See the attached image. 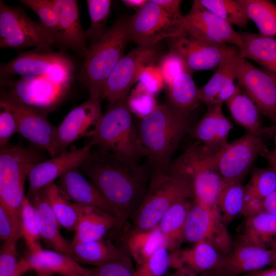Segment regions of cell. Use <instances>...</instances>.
Returning <instances> with one entry per match:
<instances>
[{
  "label": "cell",
  "instance_id": "obj_1",
  "mask_svg": "<svg viewBox=\"0 0 276 276\" xmlns=\"http://www.w3.org/2000/svg\"><path fill=\"white\" fill-rule=\"evenodd\" d=\"M113 209L121 226L140 205L153 170L111 152L90 151L79 168Z\"/></svg>",
  "mask_w": 276,
  "mask_h": 276
},
{
  "label": "cell",
  "instance_id": "obj_2",
  "mask_svg": "<svg viewBox=\"0 0 276 276\" xmlns=\"http://www.w3.org/2000/svg\"><path fill=\"white\" fill-rule=\"evenodd\" d=\"M141 120L137 132L146 153V162L153 171H166L179 143L192 128L190 116L178 112L168 104H160Z\"/></svg>",
  "mask_w": 276,
  "mask_h": 276
},
{
  "label": "cell",
  "instance_id": "obj_3",
  "mask_svg": "<svg viewBox=\"0 0 276 276\" xmlns=\"http://www.w3.org/2000/svg\"><path fill=\"white\" fill-rule=\"evenodd\" d=\"M128 22L125 18L117 20L98 41L87 48L80 74L90 97L102 100L106 80L130 40Z\"/></svg>",
  "mask_w": 276,
  "mask_h": 276
},
{
  "label": "cell",
  "instance_id": "obj_4",
  "mask_svg": "<svg viewBox=\"0 0 276 276\" xmlns=\"http://www.w3.org/2000/svg\"><path fill=\"white\" fill-rule=\"evenodd\" d=\"M193 198L192 183L188 178L167 171H153L144 197L132 214L134 230L154 228L174 204Z\"/></svg>",
  "mask_w": 276,
  "mask_h": 276
},
{
  "label": "cell",
  "instance_id": "obj_5",
  "mask_svg": "<svg viewBox=\"0 0 276 276\" xmlns=\"http://www.w3.org/2000/svg\"><path fill=\"white\" fill-rule=\"evenodd\" d=\"M127 97L108 108L90 142L98 149L139 163L146 153L128 108Z\"/></svg>",
  "mask_w": 276,
  "mask_h": 276
},
{
  "label": "cell",
  "instance_id": "obj_6",
  "mask_svg": "<svg viewBox=\"0 0 276 276\" xmlns=\"http://www.w3.org/2000/svg\"><path fill=\"white\" fill-rule=\"evenodd\" d=\"M216 155L206 153L197 141L172 161L166 171L185 176L192 182L194 198L214 214L220 215L218 196L222 179L217 171Z\"/></svg>",
  "mask_w": 276,
  "mask_h": 276
},
{
  "label": "cell",
  "instance_id": "obj_7",
  "mask_svg": "<svg viewBox=\"0 0 276 276\" xmlns=\"http://www.w3.org/2000/svg\"><path fill=\"white\" fill-rule=\"evenodd\" d=\"M38 148L17 144L0 151V204L19 219L25 182L30 170L42 159Z\"/></svg>",
  "mask_w": 276,
  "mask_h": 276
},
{
  "label": "cell",
  "instance_id": "obj_8",
  "mask_svg": "<svg viewBox=\"0 0 276 276\" xmlns=\"http://www.w3.org/2000/svg\"><path fill=\"white\" fill-rule=\"evenodd\" d=\"M56 43L51 33L41 22L30 18L19 7L0 1V48L22 49L50 52Z\"/></svg>",
  "mask_w": 276,
  "mask_h": 276
},
{
  "label": "cell",
  "instance_id": "obj_9",
  "mask_svg": "<svg viewBox=\"0 0 276 276\" xmlns=\"http://www.w3.org/2000/svg\"><path fill=\"white\" fill-rule=\"evenodd\" d=\"M130 39L139 46L155 45L165 38L177 37L186 31L184 16L167 12L148 0L129 19Z\"/></svg>",
  "mask_w": 276,
  "mask_h": 276
},
{
  "label": "cell",
  "instance_id": "obj_10",
  "mask_svg": "<svg viewBox=\"0 0 276 276\" xmlns=\"http://www.w3.org/2000/svg\"><path fill=\"white\" fill-rule=\"evenodd\" d=\"M158 57L155 45H138L122 56L109 75L104 86L102 100L108 101V107L128 96L142 68L154 64Z\"/></svg>",
  "mask_w": 276,
  "mask_h": 276
},
{
  "label": "cell",
  "instance_id": "obj_11",
  "mask_svg": "<svg viewBox=\"0 0 276 276\" xmlns=\"http://www.w3.org/2000/svg\"><path fill=\"white\" fill-rule=\"evenodd\" d=\"M205 241L222 255L228 254L233 243L220 217L193 199L186 220L183 242Z\"/></svg>",
  "mask_w": 276,
  "mask_h": 276
},
{
  "label": "cell",
  "instance_id": "obj_12",
  "mask_svg": "<svg viewBox=\"0 0 276 276\" xmlns=\"http://www.w3.org/2000/svg\"><path fill=\"white\" fill-rule=\"evenodd\" d=\"M0 103L13 113L17 123V132L38 148L42 149L54 157L57 155V126L51 124L47 113L22 104L7 94L1 97Z\"/></svg>",
  "mask_w": 276,
  "mask_h": 276
},
{
  "label": "cell",
  "instance_id": "obj_13",
  "mask_svg": "<svg viewBox=\"0 0 276 276\" xmlns=\"http://www.w3.org/2000/svg\"><path fill=\"white\" fill-rule=\"evenodd\" d=\"M268 150L262 137L247 132L216 155L217 171L222 180L241 181L257 157Z\"/></svg>",
  "mask_w": 276,
  "mask_h": 276
},
{
  "label": "cell",
  "instance_id": "obj_14",
  "mask_svg": "<svg viewBox=\"0 0 276 276\" xmlns=\"http://www.w3.org/2000/svg\"><path fill=\"white\" fill-rule=\"evenodd\" d=\"M236 79L238 85L255 102L260 112L276 124V75L242 57Z\"/></svg>",
  "mask_w": 276,
  "mask_h": 276
},
{
  "label": "cell",
  "instance_id": "obj_15",
  "mask_svg": "<svg viewBox=\"0 0 276 276\" xmlns=\"http://www.w3.org/2000/svg\"><path fill=\"white\" fill-rule=\"evenodd\" d=\"M102 100L89 98L71 110L57 126V155L66 150L71 144L83 137H92L103 114Z\"/></svg>",
  "mask_w": 276,
  "mask_h": 276
},
{
  "label": "cell",
  "instance_id": "obj_16",
  "mask_svg": "<svg viewBox=\"0 0 276 276\" xmlns=\"http://www.w3.org/2000/svg\"><path fill=\"white\" fill-rule=\"evenodd\" d=\"M186 32L192 36L210 42L234 45L242 44L240 32L204 8L199 0L194 1L189 12L184 16Z\"/></svg>",
  "mask_w": 276,
  "mask_h": 276
},
{
  "label": "cell",
  "instance_id": "obj_17",
  "mask_svg": "<svg viewBox=\"0 0 276 276\" xmlns=\"http://www.w3.org/2000/svg\"><path fill=\"white\" fill-rule=\"evenodd\" d=\"M274 249L260 248L239 239L219 263L201 276H239L273 265Z\"/></svg>",
  "mask_w": 276,
  "mask_h": 276
},
{
  "label": "cell",
  "instance_id": "obj_18",
  "mask_svg": "<svg viewBox=\"0 0 276 276\" xmlns=\"http://www.w3.org/2000/svg\"><path fill=\"white\" fill-rule=\"evenodd\" d=\"M233 46L216 44L196 38L187 32L171 38V49L178 53L188 72L217 67Z\"/></svg>",
  "mask_w": 276,
  "mask_h": 276
},
{
  "label": "cell",
  "instance_id": "obj_19",
  "mask_svg": "<svg viewBox=\"0 0 276 276\" xmlns=\"http://www.w3.org/2000/svg\"><path fill=\"white\" fill-rule=\"evenodd\" d=\"M93 147L92 143L89 142L80 148L65 150L50 159L34 164L28 175V194L44 188L70 170L79 169L87 157Z\"/></svg>",
  "mask_w": 276,
  "mask_h": 276
},
{
  "label": "cell",
  "instance_id": "obj_20",
  "mask_svg": "<svg viewBox=\"0 0 276 276\" xmlns=\"http://www.w3.org/2000/svg\"><path fill=\"white\" fill-rule=\"evenodd\" d=\"M67 87L45 76L21 77L7 94L22 104L47 113L60 101Z\"/></svg>",
  "mask_w": 276,
  "mask_h": 276
},
{
  "label": "cell",
  "instance_id": "obj_21",
  "mask_svg": "<svg viewBox=\"0 0 276 276\" xmlns=\"http://www.w3.org/2000/svg\"><path fill=\"white\" fill-rule=\"evenodd\" d=\"M17 268L22 274L29 270H35L37 276H61L80 274L94 276V268H85L72 257L55 250L40 249L30 251L29 255L18 261Z\"/></svg>",
  "mask_w": 276,
  "mask_h": 276
},
{
  "label": "cell",
  "instance_id": "obj_22",
  "mask_svg": "<svg viewBox=\"0 0 276 276\" xmlns=\"http://www.w3.org/2000/svg\"><path fill=\"white\" fill-rule=\"evenodd\" d=\"M233 126L222 112V105L214 104L208 107L203 118L189 134L201 142L204 151L215 156L228 144V137Z\"/></svg>",
  "mask_w": 276,
  "mask_h": 276
},
{
  "label": "cell",
  "instance_id": "obj_23",
  "mask_svg": "<svg viewBox=\"0 0 276 276\" xmlns=\"http://www.w3.org/2000/svg\"><path fill=\"white\" fill-rule=\"evenodd\" d=\"M73 67L71 60L58 53L34 51L21 53L11 61L1 65V75L21 77L44 76L59 67Z\"/></svg>",
  "mask_w": 276,
  "mask_h": 276
},
{
  "label": "cell",
  "instance_id": "obj_24",
  "mask_svg": "<svg viewBox=\"0 0 276 276\" xmlns=\"http://www.w3.org/2000/svg\"><path fill=\"white\" fill-rule=\"evenodd\" d=\"M56 185L66 199L76 204L96 207L116 217L113 209L98 189L79 169L64 173L59 178Z\"/></svg>",
  "mask_w": 276,
  "mask_h": 276
},
{
  "label": "cell",
  "instance_id": "obj_25",
  "mask_svg": "<svg viewBox=\"0 0 276 276\" xmlns=\"http://www.w3.org/2000/svg\"><path fill=\"white\" fill-rule=\"evenodd\" d=\"M33 204L40 238L49 247L73 258L71 243L61 235L60 224L47 197L44 188L27 196Z\"/></svg>",
  "mask_w": 276,
  "mask_h": 276
},
{
  "label": "cell",
  "instance_id": "obj_26",
  "mask_svg": "<svg viewBox=\"0 0 276 276\" xmlns=\"http://www.w3.org/2000/svg\"><path fill=\"white\" fill-rule=\"evenodd\" d=\"M57 12L60 27L59 44L73 50L84 56L87 50L85 30L79 17L78 2L75 0H52Z\"/></svg>",
  "mask_w": 276,
  "mask_h": 276
},
{
  "label": "cell",
  "instance_id": "obj_27",
  "mask_svg": "<svg viewBox=\"0 0 276 276\" xmlns=\"http://www.w3.org/2000/svg\"><path fill=\"white\" fill-rule=\"evenodd\" d=\"M76 204L79 212V219L73 241L89 242L99 240L111 228L121 227L116 217L103 210L95 206Z\"/></svg>",
  "mask_w": 276,
  "mask_h": 276
},
{
  "label": "cell",
  "instance_id": "obj_28",
  "mask_svg": "<svg viewBox=\"0 0 276 276\" xmlns=\"http://www.w3.org/2000/svg\"><path fill=\"white\" fill-rule=\"evenodd\" d=\"M223 255L209 243L200 241L191 248L171 253V267L175 270L186 267L201 274L214 268Z\"/></svg>",
  "mask_w": 276,
  "mask_h": 276
},
{
  "label": "cell",
  "instance_id": "obj_29",
  "mask_svg": "<svg viewBox=\"0 0 276 276\" xmlns=\"http://www.w3.org/2000/svg\"><path fill=\"white\" fill-rule=\"evenodd\" d=\"M233 119L248 133L263 137L274 134L275 126L266 128L260 119V110L252 99L241 88L226 102Z\"/></svg>",
  "mask_w": 276,
  "mask_h": 276
},
{
  "label": "cell",
  "instance_id": "obj_30",
  "mask_svg": "<svg viewBox=\"0 0 276 276\" xmlns=\"http://www.w3.org/2000/svg\"><path fill=\"white\" fill-rule=\"evenodd\" d=\"M242 44L238 49L244 59L257 62L276 75V37L248 32H240Z\"/></svg>",
  "mask_w": 276,
  "mask_h": 276
},
{
  "label": "cell",
  "instance_id": "obj_31",
  "mask_svg": "<svg viewBox=\"0 0 276 276\" xmlns=\"http://www.w3.org/2000/svg\"><path fill=\"white\" fill-rule=\"evenodd\" d=\"M241 241L265 249L276 248V216L264 211L245 218Z\"/></svg>",
  "mask_w": 276,
  "mask_h": 276
},
{
  "label": "cell",
  "instance_id": "obj_32",
  "mask_svg": "<svg viewBox=\"0 0 276 276\" xmlns=\"http://www.w3.org/2000/svg\"><path fill=\"white\" fill-rule=\"evenodd\" d=\"M242 57L239 50L233 47L217 67L216 71L208 82L199 88L198 99L207 107L213 104L215 97L225 84L235 80Z\"/></svg>",
  "mask_w": 276,
  "mask_h": 276
},
{
  "label": "cell",
  "instance_id": "obj_33",
  "mask_svg": "<svg viewBox=\"0 0 276 276\" xmlns=\"http://www.w3.org/2000/svg\"><path fill=\"white\" fill-rule=\"evenodd\" d=\"M170 106L187 116L201 103L198 99V89L192 74L187 71L179 74L168 86Z\"/></svg>",
  "mask_w": 276,
  "mask_h": 276
},
{
  "label": "cell",
  "instance_id": "obj_34",
  "mask_svg": "<svg viewBox=\"0 0 276 276\" xmlns=\"http://www.w3.org/2000/svg\"><path fill=\"white\" fill-rule=\"evenodd\" d=\"M71 244L73 258L77 262L95 267L120 259L126 255L110 241L103 238L89 242L72 241Z\"/></svg>",
  "mask_w": 276,
  "mask_h": 276
},
{
  "label": "cell",
  "instance_id": "obj_35",
  "mask_svg": "<svg viewBox=\"0 0 276 276\" xmlns=\"http://www.w3.org/2000/svg\"><path fill=\"white\" fill-rule=\"evenodd\" d=\"M182 200L171 206L163 215L158 227L165 238L171 253L178 251L183 242V232L192 202Z\"/></svg>",
  "mask_w": 276,
  "mask_h": 276
},
{
  "label": "cell",
  "instance_id": "obj_36",
  "mask_svg": "<svg viewBox=\"0 0 276 276\" xmlns=\"http://www.w3.org/2000/svg\"><path fill=\"white\" fill-rule=\"evenodd\" d=\"M245 192L240 180H222L217 202L221 220L226 227L242 215Z\"/></svg>",
  "mask_w": 276,
  "mask_h": 276
},
{
  "label": "cell",
  "instance_id": "obj_37",
  "mask_svg": "<svg viewBox=\"0 0 276 276\" xmlns=\"http://www.w3.org/2000/svg\"><path fill=\"white\" fill-rule=\"evenodd\" d=\"M130 255L137 267L162 247L167 248V242L158 227L145 231L133 230L127 241Z\"/></svg>",
  "mask_w": 276,
  "mask_h": 276
},
{
  "label": "cell",
  "instance_id": "obj_38",
  "mask_svg": "<svg viewBox=\"0 0 276 276\" xmlns=\"http://www.w3.org/2000/svg\"><path fill=\"white\" fill-rule=\"evenodd\" d=\"M259 34L276 37V5L267 0H239Z\"/></svg>",
  "mask_w": 276,
  "mask_h": 276
},
{
  "label": "cell",
  "instance_id": "obj_39",
  "mask_svg": "<svg viewBox=\"0 0 276 276\" xmlns=\"http://www.w3.org/2000/svg\"><path fill=\"white\" fill-rule=\"evenodd\" d=\"M50 205L59 224L69 231H75L79 219L77 205L71 203L61 194L53 182L44 188Z\"/></svg>",
  "mask_w": 276,
  "mask_h": 276
},
{
  "label": "cell",
  "instance_id": "obj_40",
  "mask_svg": "<svg viewBox=\"0 0 276 276\" xmlns=\"http://www.w3.org/2000/svg\"><path fill=\"white\" fill-rule=\"evenodd\" d=\"M200 4L232 26H247L249 18L239 0H199Z\"/></svg>",
  "mask_w": 276,
  "mask_h": 276
},
{
  "label": "cell",
  "instance_id": "obj_41",
  "mask_svg": "<svg viewBox=\"0 0 276 276\" xmlns=\"http://www.w3.org/2000/svg\"><path fill=\"white\" fill-rule=\"evenodd\" d=\"M90 18L89 28L85 30L86 40L90 44L98 41L107 31V22L109 15L111 1L87 0Z\"/></svg>",
  "mask_w": 276,
  "mask_h": 276
},
{
  "label": "cell",
  "instance_id": "obj_42",
  "mask_svg": "<svg viewBox=\"0 0 276 276\" xmlns=\"http://www.w3.org/2000/svg\"><path fill=\"white\" fill-rule=\"evenodd\" d=\"M19 219L21 236L30 251L41 249L39 243L40 236L35 210L27 196H26L22 203Z\"/></svg>",
  "mask_w": 276,
  "mask_h": 276
},
{
  "label": "cell",
  "instance_id": "obj_43",
  "mask_svg": "<svg viewBox=\"0 0 276 276\" xmlns=\"http://www.w3.org/2000/svg\"><path fill=\"white\" fill-rule=\"evenodd\" d=\"M19 2L38 15L40 22L51 33L56 43H58L60 34L59 19L52 0H20Z\"/></svg>",
  "mask_w": 276,
  "mask_h": 276
},
{
  "label": "cell",
  "instance_id": "obj_44",
  "mask_svg": "<svg viewBox=\"0 0 276 276\" xmlns=\"http://www.w3.org/2000/svg\"><path fill=\"white\" fill-rule=\"evenodd\" d=\"M127 105L131 113L141 120L150 115L158 106L155 95L136 83L127 97Z\"/></svg>",
  "mask_w": 276,
  "mask_h": 276
},
{
  "label": "cell",
  "instance_id": "obj_45",
  "mask_svg": "<svg viewBox=\"0 0 276 276\" xmlns=\"http://www.w3.org/2000/svg\"><path fill=\"white\" fill-rule=\"evenodd\" d=\"M245 188L263 200L276 190V171L272 167L255 168Z\"/></svg>",
  "mask_w": 276,
  "mask_h": 276
},
{
  "label": "cell",
  "instance_id": "obj_46",
  "mask_svg": "<svg viewBox=\"0 0 276 276\" xmlns=\"http://www.w3.org/2000/svg\"><path fill=\"white\" fill-rule=\"evenodd\" d=\"M171 267V256L166 247H162L135 269L136 276H164Z\"/></svg>",
  "mask_w": 276,
  "mask_h": 276
},
{
  "label": "cell",
  "instance_id": "obj_47",
  "mask_svg": "<svg viewBox=\"0 0 276 276\" xmlns=\"http://www.w3.org/2000/svg\"><path fill=\"white\" fill-rule=\"evenodd\" d=\"M21 237V233L18 232L3 244L0 251V276H19L17 270L16 245Z\"/></svg>",
  "mask_w": 276,
  "mask_h": 276
},
{
  "label": "cell",
  "instance_id": "obj_48",
  "mask_svg": "<svg viewBox=\"0 0 276 276\" xmlns=\"http://www.w3.org/2000/svg\"><path fill=\"white\" fill-rule=\"evenodd\" d=\"M94 276H136L135 270L129 257L108 262L94 267Z\"/></svg>",
  "mask_w": 276,
  "mask_h": 276
},
{
  "label": "cell",
  "instance_id": "obj_49",
  "mask_svg": "<svg viewBox=\"0 0 276 276\" xmlns=\"http://www.w3.org/2000/svg\"><path fill=\"white\" fill-rule=\"evenodd\" d=\"M158 66L163 76L165 85L167 86L179 74L188 71L182 58L171 49L162 57Z\"/></svg>",
  "mask_w": 276,
  "mask_h": 276
},
{
  "label": "cell",
  "instance_id": "obj_50",
  "mask_svg": "<svg viewBox=\"0 0 276 276\" xmlns=\"http://www.w3.org/2000/svg\"><path fill=\"white\" fill-rule=\"evenodd\" d=\"M136 83L142 85L145 89L156 95L164 87L165 83L158 66L148 65L141 70Z\"/></svg>",
  "mask_w": 276,
  "mask_h": 276
},
{
  "label": "cell",
  "instance_id": "obj_51",
  "mask_svg": "<svg viewBox=\"0 0 276 276\" xmlns=\"http://www.w3.org/2000/svg\"><path fill=\"white\" fill-rule=\"evenodd\" d=\"M0 148L8 147L9 142L17 132V123L12 111L4 104L0 103Z\"/></svg>",
  "mask_w": 276,
  "mask_h": 276
},
{
  "label": "cell",
  "instance_id": "obj_52",
  "mask_svg": "<svg viewBox=\"0 0 276 276\" xmlns=\"http://www.w3.org/2000/svg\"><path fill=\"white\" fill-rule=\"evenodd\" d=\"M18 232H20V219L16 218L4 205L0 204L1 239L4 242H6Z\"/></svg>",
  "mask_w": 276,
  "mask_h": 276
},
{
  "label": "cell",
  "instance_id": "obj_53",
  "mask_svg": "<svg viewBox=\"0 0 276 276\" xmlns=\"http://www.w3.org/2000/svg\"><path fill=\"white\" fill-rule=\"evenodd\" d=\"M245 197L242 215L248 217L263 212V201L253 195L245 187Z\"/></svg>",
  "mask_w": 276,
  "mask_h": 276
},
{
  "label": "cell",
  "instance_id": "obj_54",
  "mask_svg": "<svg viewBox=\"0 0 276 276\" xmlns=\"http://www.w3.org/2000/svg\"><path fill=\"white\" fill-rule=\"evenodd\" d=\"M240 89L234 81H232L225 84L220 90L215 98L213 104L222 105L232 98Z\"/></svg>",
  "mask_w": 276,
  "mask_h": 276
},
{
  "label": "cell",
  "instance_id": "obj_55",
  "mask_svg": "<svg viewBox=\"0 0 276 276\" xmlns=\"http://www.w3.org/2000/svg\"><path fill=\"white\" fill-rule=\"evenodd\" d=\"M164 10L173 14H181L180 0H151Z\"/></svg>",
  "mask_w": 276,
  "mask_h": 276
},
{
  "label": "cell",
  "instance_id": "obj_56",
  "mask_svg": "<svg viewBox=\"0 0 276 276\" xmlns=\"http://www.w3.org/2000/svg\"><path fill=\"white\" fill-rule=\"evenodd\" d=\"M263 211L276 216V190L263 201Z\"/></svg>",
  "mask_w": 276,
  "mask_h": 276
},
{
  "label": "cell",
  "instance_id": "obj_57",
  "mask_svg": "<svg viewBox=\"0 0 276 276\" xmlns=\"http://www.w3.org/2000/svg\"><path fill=\"white\" fill-rule=\"evenodd\" d=\"M239 276H276V267L249 272Z\"/></svg>",
  "mask_w": 276,
  "mask_h": 276
},
{
  "label": "cell",
  "instance_id": "obj_58",
  "mask_svg": "<svg viewBox=\"0 0 276 276\" xmlns=\"http://www.w3.org/2000/svg\"><path fill=\"white\" fill-rule=\"evenodd\" d=\"M166 276H198V274L186 267H182L176 269L174 272Z\"/></svg>",
  "mask_w": 276,
  "mask_h": 276
},
{
  "label": "cell",
  "instance_id": "obj_59",
  "mask_svg": "<svg viewBox=\"0 0 276 276\" xmlns=\"http://www.w3.org/2000/svg\"><path fill=\"white\" fill-rule=\"evenodd\" d=\"M148 0H123L122 2L128 7L139 10L143 7Z\"/></svg>",
  "mask_w": 276,
  "mask_h": 276
},
{
  "label": "cell",
  "instance_id": "obj_60",
  "mask_svg": "<svg viewBox=\"0 0 276 276\" xmlns=\"http://www.w3.org/2000/svg\"><path fill=\"white\" fill-rule=\"evenodd\" d=\"M268 162L270 166L274 169L276 171V154L273 151L268 150L262 155Z\"/></svg>",
  "mask_w": 276,
  "mask_h": 276
},
{
  "label": "cell",
  "instance_id": "obj_61",
  "mask_svg": "<svg viewBox=\"0 0 276 276\" xmlns=\"http://www.w3.org/2000/svg\"><path fill=\"white\" fill-rule=\"evenodd\" d=\"M275 128H274V144H275V149L273 150V152L276 154V124L274 125Z\"/></svg>",
  "mask_w": 276,
  "mask_h": 276
},
{
  "label": "cell",
  "instance_id": "obj_62",
  "mask_svg": "<svg viewBox=\"0 0 276 276\" xmlns=\"http://www.w3.org/2000/svg\"><path fill=\"white\" fill-rule=\"evenodd\" d=\"M273 265H274L275 267H276V248L274 249Z\"/></svg>",
  "mask_w": 276,
  "mask_h": 276
},
{
  "label": "cell",
  "instance_id": "obj_63",
  "mask_svg": "<svg viewBox=\"0 0 276 276\" xmlns=\"http://www.w3.org/2000/svg\"><path fill=\"white\" fill-rule=\"evenodd\" d=\"M63 276H86V275L80 274H71L64 275Z\"/></svg>",
  "mask_w": 276,
  "mask_h": 276
}]
</instances>
